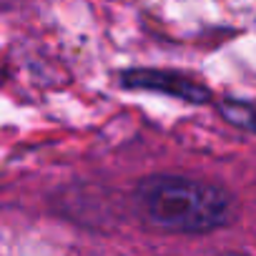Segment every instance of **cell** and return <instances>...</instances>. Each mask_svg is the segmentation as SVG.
I'll use <instances>...</instances> for the list:
<instances>
[{"label":"cell","instance_id":"obj_2","mask_svg":"<svg viewBox=\"0 0 256 256\" xmlns=\"http://www.w3.org/2000/svg\"><path fill=\"white\" fill-rule=\"evenodd\" d=\"M224 256H244V254H224Z\"/></svg>","mask_w":256,"mask_h":256},{"label":"cell","instance_id":"obj_1","mask_svg":"<svg viewBox=\"0 0 256 256\" xmlns=\"http://www.w3.org/2000/svg\"><path fill=\"white\" fill-rule=\"evenodd\" d=\"M136 204L146 224L171 234H206L231 216V198L224 188L184 176L146 178L136 188Z\"/></svg>","mask_w":256,"mask_h":256}]
</instances>
